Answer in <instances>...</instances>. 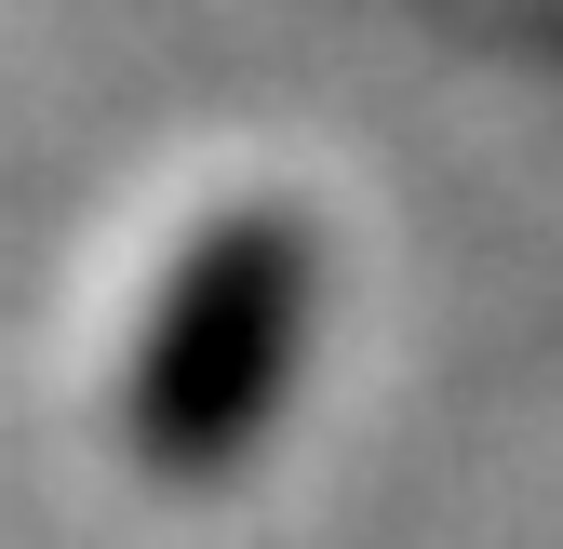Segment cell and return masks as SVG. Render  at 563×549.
<instances>
[{
	"label": "cell",
	"instance_id": "1",
	"mask_svg": "<svg viewBox=\"0 0 563 549\" xmlns=\"http://www.w3.org/2000/svg\"><path fill=\"white\" fill-rule=\"evenodd\" d=\"M282 295H296V242H229V268L162 322V362H148V429L162 442H216L242 402H255V362L242 349L268 335Z\"/></svg>",
	"mask_w": 563,
	"mask_h": 549
}]
</instances>
